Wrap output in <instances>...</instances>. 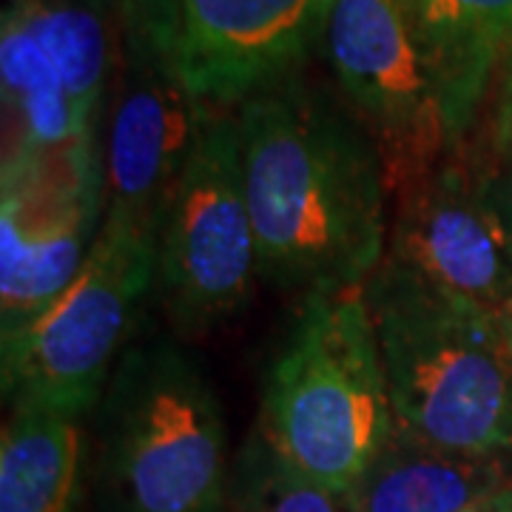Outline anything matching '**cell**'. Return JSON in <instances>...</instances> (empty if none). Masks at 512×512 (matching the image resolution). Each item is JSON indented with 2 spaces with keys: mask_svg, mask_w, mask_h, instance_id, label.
<instances>
[{
  "mask_svg": "<svg viewBox=\"0 0 512 512\" xmlns=\"http://www.w3.org/2000/svg\"><path fill=\"white\" fill-rule=\"evenodd\" d=\"M237 111L259 276L276 288H365L387 251V165L370 128L299 74Z\"/></svg>",
  "mask_w": 512,
  "mask_h": 512,
  "instance_id": "cell-1",
  "label": "cell"
},
{
  "mask_svg": "<svg viewBox=\"0 0 512 512\" xmlns=\"http://www.w3.org/2000/svg\"><path fill=\"white\" fill-rule=\"evenodd\" d=\"M365 299L396 424L436 447L512 461V367L495 313L382 262Z\"/></svg>",
  "mask_w": 512,
  "mask_h": 512,
  "instance_id": "cell-2",
  "label": "cell"
},
{
  "mask_svg": "<svg viewBox=\"0 0 512 512\" xmlns=\"http://www.w3.org/2000/svg\"><path fill=\"white\" fill-rule=\"evenodd\" d=\"M393 430L365 288L308 296L268 367L256 433L299 473L348 493Z\"/></svg>",
  "mask_w": 512,
  "mask_h": 512,
  "instance_id": "cell-3",
  "label": "cell"
},
{
  "mask_svg": "<svg viewBox=\"0 0 512 512\" xmlns=\"http://www.w3.org/2000/svg\"><path fill=\"white\" fill-rule=\"evenodd\" d=\"M103 464L123 512H228V433L202 367L154 336L120 356L97 407Z\"/></svg>",
  "mask_w": 512,
  "mask_h": 512,
  "instance_id": "cell-4",
  "label": "cell"
},
{
  "mask_svg": "<svg viewBox=\"0 0 512 512\" xmlns=\"http://www.w3.org/2000/svg\"><path fill=\"white\" fill-rule=\"evenodd\" d=\"M151 291H157V234L106 217L77 279L37 322L3 342L6 402L77 419L89 413Z\"/></svg>",
  "mask_w": 512,
  "mask_h": 512,
  "instance_id": "cell-5",
  "label": "cell"
},
{
  "mask_svg": "<svg viewBox=\"0 0 512 512\" xmlns=\"http://www.w3.org/2000/svg\"><path fill=\"white\" fill-rule=\"evenodd\" d=\"M256 279L237 111L214 109L160 217L157 296L174 328L202 336L248 305Z\"/></svg>",
  "mask_w": 512,
  "mask_h": 512,
  "instance_id": "cell-6",
  "label": "cell"
},
{
  "mask_svg": "<svg viewBox=\"0 0 512 512\" xmlns=\"http://www.w3.org/2000/svg\"><path fill=\"white\" fill-rule=\"evenodd\" d=\"M106 220L100 146L3 157L0 342L72 285Z\"/></svg>",
  "mask_w": 512,
  "mask_h": 512,
  "instance_id": "cell-7",
  "label": "cell"
},
{
  "mask_svg": "<svg viewBox=\"0 0 512 512\" xmlns=\"http://www.w3.org/2000/svg\"><path fill=\"white\" fill-rule=\"evenodd\" d=\"M325 49L339 89L382 148L390 194L458 148L402 0H333Z\"/></svg>",
  "mask_w": 512,
  "mask_h": 512,
  "instance_id": "cell-8",
  "label": "cell"
},
{
  "mask_svg": "<svg viewBox=\"0 0 512 512\" xmlns=\"http://www.w3.org/2000/svg\"><path fill=\"white\" fill-rule=\"evenodd\" d=\"M387 265L498 313L512 299V222L470 148H453L396 194Z\"/></svg>",
  "mask_w": 512,
  "mask_h": 512,
  "instance_id": "cell-9",
  "label": "cell"
},
{
  "mask_svg": "<svg viewBox=\"0 0 512 512\" xmlns=\"http://www.w3.org/2000/svg\"><path fill=\"white\" fill-rule=\"evenodd\" d=\"M211 111L188 92L177 63L120 57L100 120L106 217L160 231L168 194Z\"/></svg>",
  "mask_w": 512,
  "mask_h": 512,
  "instance_id": "cell-10",
  "label": "cell"
},
{
  "mask_svg": "<svg viewBox=\"0 0 512 512\" xmlns=\"http://www.w3.org/2000/svg\"><path fill=\"white\" fill-rule=\"evenodd\" d=\"M333 0H183L177 72L211 109H239L248 97L299 72L325 40Z\"/></svg>",
  "mask_w": 512,
  "mask_h": 512,
  "instance_id": "cell-11",
  "label": "cell"
},
{
  "mask_svg": "<svg viewBox=\"0 0 512 512\" xmlns=\"http://www.w3.org/2000/svg\"><path fill=\"white\" fill-rule=\"evenodd\" d=\"M433 66L444 117L461 146L512 52V0H402Z\"/></svg>",
  "mask_w": 512,
  "mask_h": 512,
  "instance_id": "cell-12",
  "label": "cell"
},
{
  "mask_svg": "<svg viewBox=\"0 0 512 512\" xmlns=\"http://www.w3.org/2000/svg\"><path fill=\"white\" fill-rule=\"evenodd\" d=\"M512 481V461L467 456L416 439L396 424L348 493L356 512H458Z\"/></svg>",
  "mask_w": 512,
  "mask_h": 512,
  "instance_id": "cell-13",
  "label": "cell"
},
{
  "mask_svg": "<svg viewBox=\"0 0 512 512\" xmlns=\"http://www.w3.org/2000/svg\"><path fill=\"white\" fill-rule=\"evenodd\" d=\"M80 419L12 407L0 439V512H72L80 490Z\"/></svg>",
  "mask_w": 512,
  "mask_h": 512,
  "instance_id": "cell-14",
  "label": "cell"
},
{
  "mask_svg": "<svg viewBox=\"0 0 512 512\" xmlns=\"http://www.w3.org/2000/svg\"><path fill=\"white\" fill-rule=\"evenodd\" d=\"M234 512H356L350 493L325 487L291 467L254 433L231 478Z\"/></svg>",
  "mask_w": 512,
  "mask_h": 512,
  "instance_id": "cell-15",
  "label": "cell"
},
{
  "mask_svg": "<svg viewBox=\"0 0 512 512\" xmlns=\"http://www.w3.org/2000/svg\"><path fill=\"white\" fill-rule=\"evenodd\" d=\"M464 146L476 157L512 222V52L495 77L487 106Z\"/></svg>",
  "mask_w": 512,
  "mask_h": 512,
  "instance_id": "cell-16",
  "label": "cell"
},
{
  "mask_svg": "<svg viewBox=\"0 0 512 512\" xmlns=\"http://www.w3.org/2000/svg\"><path fill=\"white\" fill-rule=\"evenodd\" d=\"M117 6L123 55L177 60L183 0H117Z\"/></svg>",
  "mask_w": 512,
  "mask_h": 512,
  "instance_id": "cell-17",
  "label": "cell"
},
{
  "mask_svg": "<svg viewBox=\"0 0 512 512\" xmlns=\"http://www.w3.org/2000/svg\"><path fill=\"white\" fill-rule=\"evenodd\" d=\"M458 512H512V481L504 484V487H498L495 493L478 498L470 507H464V510Z\"/></svg>",
  "mask_w": 512,
  "mask_h": 512,
  "instance_id": "cell-18",
  "label": "cell"
},
{
  "mask_svg": "<svg viewBox=\"0 0 512 512\" xmlns=\"http://www.w3.org/2000/svg\"><path fill=\"white\" fill-rule=\"evenodd\" d=\"M495 325H498V333H501V345H504V353H507V362L512 367V299L495 313Z\"/></svg>",
  "mask_w": 512,
  "mask_h": 512,
  "instance_id": "cell-19",
  "label": "cell"
}]
</instances>
